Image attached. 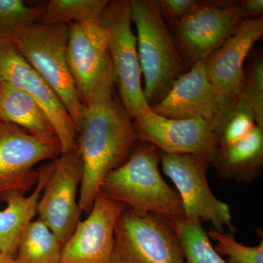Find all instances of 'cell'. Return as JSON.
I'll list each match as a JSON object with an SVG mask.
<instances>
[{"label":"cell","instance_id":"obj_6","mask_svg":"<svg viewBox=\"0 0 263 263\" xmlns=\"http://www.w3.org/2000/svg\"><path fill=\"white\" fill-rule=\"evenodd\" d=\"M100 19L108 30L109 54L119 100L132 119H136L151 108L143 93L129 0L110 1Z\"/></svg>","mask_w":263,"mask_h":263},{"label":"cell","instance_id":"obj_18","mask_svg":"<svg viewBox=\"0 0 263 263\" xmlns=\"http://www.w3.org/2000/svg\"><path fill=\"white\" fill-rule=\"evenodd\" d=\"M211 166L221 180L252 183L258 179L263 171V128L256 126L239 141L216 148Z\"/></svg>","mask_w":263,"mask_h":263},{"label":"cell","instance_id":"obj_16","mask_svg":"<svg viewBox=\"0 0 263 263\" xmlns=\"http://www.w3.org/2000/svg\"><path fill=\"white\" fill-rule=\"evenodd\" d=\"M224 103L208 78L203 60L180 76L151 110L168 119H202L211 122Z\"/></svg>","mask_w":263,"mask_h":263},{"label":"cell","instance_id":"obj_14","mask_svg":"<svg viewBox=\"0 0 263 263\" xmlns=\"http://www.w3.org/2000/svg\"><path fill=\"white\" fill-rule=\"evenodd\" d=\"M127 209L99 191L87 217L64 243L59 263H111L116 224Z\"/></svg>","mask_w":263,"mask_h":263},{"label":"cell","instance_id":"obj_21","mask_svg":"<svg viewBox=\"0 0 263 263\" xmlns=\"http://www.w3.org/2000/svg\"><path fill=\"white\" fill-rule=\"evenodd\" d=\"M108 0H51L44 4L37 22L51 25H69L101 18Z\"/></svg>","mask_w":263,"mask_h":263},{"label":"cell","instance_id":"obj_17","mask_svg":"<svg viewBox=\"0 0 263 263\" xmlns=\"http://www.w3.org/2000/svg\"><path fill=\"white\" fill-rule=\"evenodd\" d=\"M54 168V160L38 169L39 178L29 196L18 193L7 195L2 201L7 206L0 211V252L15 258L21 240L27 227L37 214V204Z\"/></svg>","mask_w":263,"mask_h":263},{"label":"cell","instance_id":"obj_7","mask_svg":"<svg viewBox=\"0 0 263 263\" xmlns=\"http://www.w3.org/2000/svg\"><path fill=\"white\" fill-rule=\"evenodd\" d=\"M62 154L57 137L37 136L0 119V201L12 193L26 195L37 184L36 164Z\"/></svg>","mask_w":263,"mask_h":263},{"label":"cell","instance_id":"obj_1","mask_svg":"<svg viewBox=\"0 0 263 263\" xmlns=\"http://www.w3.org/2000/svg\"><path fill=\"white\" fill-rule=\"evenodd\" d=\"M115 84L97 90L83 110L78 150L83 164L79 205L88 214L104 178L124 164L138 141L133 119L119 98Z\"/></svg>","mask_w":263,"mask_h":263},{"label":"cell","instance_id":"obj_5","mask_svg":"<svg viewBox=\"0 0 263 263\" xmlns=\"http://www.w3.org/2000/svg\"><path fill=\"white\" fill-rule=\"evenodd\" d=\"M111 263H185V257L171 221L127 209L116 224Z\"/></svg>","mask_w":263,"mask_h":263},{"label":"cell","instance_id":"obj_26","mask_svg":"<svg viewBox=\"0 0 263 263\" xmlns=\"http://www.w3.org/2000/svg\"><path fill=\"white\" fill-rule=\"evenodd\" d=\"M164 20L168 19L171 25L187 16L197 7L200 0H156Z\"/></svg>","mask_w":263,"mask_h":263},{"label":"cell","instance_id":"obj_13","mask_svg":"<svg viewBox=\"0 0 263 263\" xmlns=\"http://www.w3.org/2000/svg\"><path fill=\"white\" fill-rule=\"evenodd\" d=\"M133 122L138 141L164 153L198 156L212 165L216 146L210 122L202 119H168L151 109Z\"/></svg>","mask_w":263,"mask_h":263},{"label":"cell","instance_id":"obj_22","mask_svg":"<svg viewBox=\"0 0 263 263\" xmlns=\"http://www.w3.org/2000/svg\"><path fill=\"white\" fill-rule=\"evenodd\" d=\"M171 223L182 246L185 263H228L212 247L201 222L182 219Z\"/></svg>","mask_w":263,"mask_h":263},{"label":"cell","instance_id":"obj_20","mask_svg":"<svg viewBox=\"0 0 263 263\" xmlns=\"http://www.w3.org/2000/svg\"><path fill=\"white\" fill-rule=\"evenodd\" d=\"M63 245L39 218L24 232L15 260L18 263H59Z\"/></svg>","mask_w":263,"mask_h":263},{"label":"cell","instance_id":"obj_11","mask_svg":"<svg viewBox=\"0 0 263 263\" xmlns=\"http://www.w3.org/2000/svg\"><path fill=\"white\" fill-rule=\"evenodd\" d=\"M82 176L78 148L64 152L54 160V168L38 202L39 219L63 245L81 221L77 194Z\"/></svg>","mask_w":263,"mask_h":263},{"label":"cell","instance_id":"obj_27","mask_svg":"<svg viewBox=\"0 0 263 263\" xmlns=\"http://www.w3.org/2000/svg\"><path fill=\"white\" fill-rule=\"evenodd\" d=\"M242 19H256L262 17L263 0L239 1Z\"/></svg>","mask_w":263,"mask_h":263},{"label":"cell","instance_id":"obj_25","mask_svg":"<svg viewBox=\"0 0 263 263\" xmlns=\"http://www.w3.org/2000/svg\"><path fill=\"white\" fill-rule=\"evenodd\" d=\"M241 95L253 110L257 124L263 127V57L262 53L252 55L245 68Z\"/></svg>","mask_w":263,"mask_h":263},{"label":"cell","instance_id":"obj_4","mask_svg":"<svg viewBox=\"0 0 263 263\" xmlns=\"http://www.w3.org/2000/svg\"><path fill=\"white\" fill-rule=\"evenodd\" d=\"M68 26L34 22L20 29L11 43L61 99L79 132L84 105L67 60Z\"/></svg>","mask_w":263,"mask_h":263},{"label":"cell","instance_id":"obj_24","mask_svg":"<svg viewBox=\"0 0 263 263\" xmlns=\"http://www.w3.org/2000/svg\"><path fill=\"white\" fill-rule=\"evenodd\" d=\"M206 233L216 242V252L219 255H226L228 263H263L262 238L258 245L249 247L239 243L231 232L226 233L211 228Z\"/></svg>","mask_w":263,"mask_h":263},{"label":"cell","instance_id":"obj_15","mask_svg":"<svg viewBox=\"0 0 263 263\" xmlns=\"http://www.w3.org/2000/svg\"><path fill=\"white\" fill-rule=\"evenodd\" d=\"M262 34V17L243 20L235 32L205 60L208 78L223 101L241 94L245 62Z\"/></svg>","mask_w":263,"mask_h":263},{"label":"cell","instance_id":"obj_8","mask_svg":"<svg viewBox=\"0 0 263 263\" xmlns=\"http://www.w3.org/2000/svg\"><path fill=\"white\" fill-rule=\"evenodd\" d=\"M160 163L164 174L176 186L185 219L211 223L219 232H224L227 227L234 233L236 229L229 205L216 198L209 186L206 161L197 155L160 152Z\"/></svg>","mask_w":263,"mask_h":263},{"label":"cell","instance_id":"obj_28","mask_svg":"<svg viewBox=\"0 0 263 263\" xmlns=\"http://www.w3.org/2000/svg\"><path fill=\"white\" fill-rule=\"evenodd\" d=\"M0 263H18L15 259L0 252Z\"/></svg>","mask_w":263,"mask_h":263},{"label":"cell","instance_id":"obj_10","mask_svg":"<svg viewBox=\"0 0 263 263\" xmlns=\"http://www.w3.org/2000/svg\"><path fill=\"white\" fill-rule=\"evenodd\" d=\"M242 21L239 1H202L187 16L171 27L176 46L193 66L220 47Z\"/></svg>","mask_w":263,"mask_h":263},{"label":"cell","instance_id":"obj_9","mask_svg":"<svg viewBox=\"0 0 263 263\" xmlns=\"http://www.w3.org/2000/svg\"><path fill=\"white\" fill-rule=\"evenodd\" d=\"M67 26V63L81 101L86 105L97 90L115 83L109 54L108 30L100 18Z\"/></svg>","mask_w":263,"mask_h":263},{"label":"cell","instance_id":"obj_19","mask_svg":"<svg viewBox=\"0 0 263 263\" xmlns=\"http://www.w3.org/2000/svg\"><path fill=\"white\" fill-rule=\"evenodd\" d=\"M0 119L37 136L57 137L51 122L35 100L3 82H0Z\"/></svg>","mask_w":263,"mask_h":263},{"label":"cell","instance_id":"obj_3","mask_svg":"<svg viewBox=\"0 0 263 263\" xmlns=\"http://www.w3.org/2000/svg\"><path fill=\"white\" fill-rule=\"evenodd\" d=\"M129 10L137 30L143 93L152 108L186 72V65L155 0H129Z\"/></svg>","mask_w":263,"mask_h":263},{"label":"cell","instance_id":"obj_2","mask_svg":"<svg viewBox=\"0 0 263 263\" xmlns=\"http://www.w3.org/2000/svg\"><path fill=\"white\" fill-rule=\"evenodd\" d=\"M160 164V151L138 141L127 160L104 178L100 191L136 214H155L170 221L184 219L179 193L164 181Z\"/></svg>","mask_w":263,"mask_h":263},{"label":"cell","instance_id":"obj_23","mask_svg":"<svg viewBox=\"0 0 263 263\" xmlns=\"http://www.w3.org/2000/svg\"><path fill=\"white\" fill-rule=\"evenodd\" d=\"M44 4L32 5L22 0H0V43L11 42L24 27L37 22Z\"/></svg>","mask_w":263,"mask_h":263},{"label":"cell","instance_id":"obj_12","mask_svg":"<svg viewBox=\"0 0 263 263\" xmlns=\"http://www.w3.org/2000/svg\"><path fill=\"white\" fill-rule=\"evenodd\" d=\"M0 82L22 90L35 100L51 122L62 153L77 148V129L61 99L11 42L0 43Z\"/></svg>","mask_w":263,"mask_h":263}]
</instances>
